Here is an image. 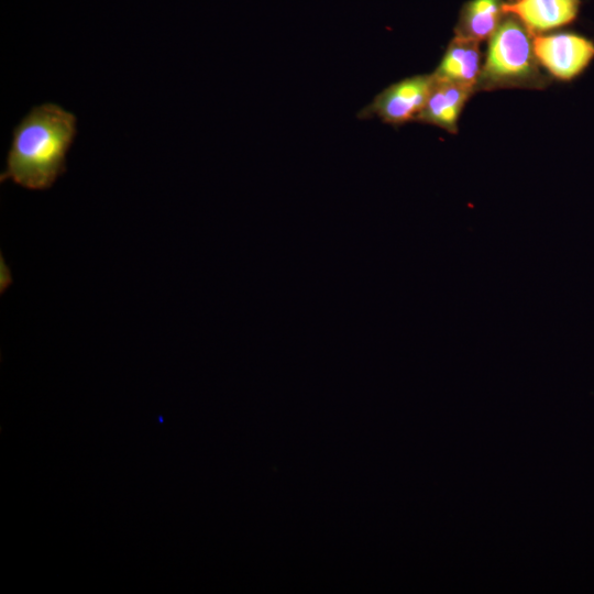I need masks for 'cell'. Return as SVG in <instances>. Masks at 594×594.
Returning <instances> with one entry per match:
<instances>
[{
	"mask_svg": "<svg viewBox=\"0 0 594 594\" xmlns=\"http://www.w3.org/2000/svg\"><path fill=\"white\" fill-rule=\"evenodd\" d=\"M473 92H475L474 89L470 87L438 80L433 77L427 102L416 121L437 125L450 133H457L460 113Z\"/></svg>",
	"mask_w": 594,
	"mask_h": 594,
	"instance_id": "6",
	"label": "cell"
},
{
	"mask_svg": "<svg viewBox=\"0 0 594 594\" xmlns=\"http://www.w3.org/2000/svg\"><path fill=\"white\" fill-rule=\"evenodd\" d=\"M539 65L534 53L532 34L516 16L505 14L490 37L475 90L543 88L547 79Z\"/></svg>",
	"mask_w": 594,
	"mask_h": 594,
	"instance_id": "2",
	"label": "cell"
},
{
	"mask_svg": "<svg viewBox=\"0 0 594 594\" xmlns=\"http://www.w3.org/2000/svg\"><path fill=\"white\" fill-rule=\"evenodd\" d=\"M532 47L539 64L561 80L576 77L594 58V44L573 33L534 34Z\"/></svg>",
	"mask_w": 594,
	"mask_h": 594,
	"instance_id": "4",
	"label": "cell"
},
{
	"mask_svg": "<svg viewBox=\"0 0 594 594\" xmlns=\"http://www.w3.org/2000/svg\"><path fill=\"white\" fill-rule=\"evenodd\" d=\"M510 0H471L460 14L455 35L482 42L490 38L503 20L504 6Z\"/></svg>",
	"mask_w": 594,
	"mask_h": 594,
	"instance_id": "8",
	"label": "cell"
},
{
	"mask_svg": "<svg viewBox=\"0 0 594 594\" xmlns=\"http://www.w3.org/2000/svg\"><path fill=\"white\" fill-rule=\"evenodd\" d=\"M77 135V118L57 103L33 107L12 131L1 183L12 180L31 190H46L63 175Z\"/></svg>",
	"mask_w": 594,
	"mask_h": 594,
	"instance_id": "1",
	"label": "cell"
},
{
	"mask_svg": "<svg viewBox=\"0 0 594 594\" xmlns=\"http://www.w3.org/2000/svg\"><path fill=\"white\" fill-rule=\"evenodd\" d=\"M481 68L480 43L455 35L432 76L438 80L463 85L476 91Z\"/></svg>",
	"mask_w": 594,
	"mask_h": 594,
	"instance_id": "7",
	"label": "cell"
},
{
	"mask_svg": "<svg viewBox=\"0 0 594 594\" xmlns=\"http://www.w3.org/2000/svg\"><path fill=\"white\" fill-rule=\"evenodd\" d=\"M579 8L580 0H510L504 13L516 16L534 35L571 23Z\"/></svg>",
	"mask_w": 594,
	"mask_h": 594,
	"instance_id": "5",
	"label": "cell"
},
{
	"mask_svg": "<svg viewBox=\"0 0 594 594\" xmlns=\"http://www.w3.org/2000/svg\"><path fill=\"white\" fill-rule=\"evenodd\" d=\"M433 84L432 75H418L395 82L363 108L360 119L377 118L385 123L402 124L417 119Z\"/></svg>",
	"mask_w": 594,
	"mask_h": 594,
	"instance_id": "3",
	"label": "cell"
}]
</instances>
